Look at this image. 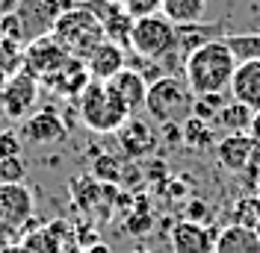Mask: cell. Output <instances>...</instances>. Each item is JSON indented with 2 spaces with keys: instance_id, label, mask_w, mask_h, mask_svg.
Masks as SVG:
<instances>
[{
  "instance_id": "6da1fadb",
  "label": "cell",
  "mask_w": 260,
  "mask_h": 253,
  "mask_svg": "<svg viewBox=\"0 0 260 253\" xmlns=\"http://www.w3.org/2000/svg\"><path fill=\"white\" fill-rule=\"evenodd\" d=\"M234 71H237V56L231 53L225 38H216V41L195 48L183 62V77H186V86L192 89L195 97L225 95L231 89Z\"/></svg>"
},
{
  "instance_id": "7a4b0ae2",
  "label": "cell",
  "mask_w": 260,
  "mask_h": 253,
  "mask_svg": "<svg viewBox=\"0 0 260 253\" xmlns=\"http://www.w3.org/2000/svg\"><path fill=\"white\" fill-rule=\"evenodd\" d=\"M130 48L136 56L148 62H157L160 68H178V27L162 15H148L133 21L130 30Z\"/></svg>"
},
{
  "instance_id": "3957f363",
  "label": "cell",
  "mask_w": 260,
  "mask_h": 253,
  "mask_svg": "<svg viewBox=\"0 0 260 253\" xmlns=\"http://www.w3.org/2000/svg\"><path fill=\"white\" fill-rule=\"evenodd\" d=\"M195 95L186 86V79L175 74H162V77L148 82V97H145V112L154 124H183L186 118H192Z\"/></svg>"
},
{
  "instance_id": "277c9868",
  "label": "cell",
  "mask_w": 260,
  "mask_h": 253,
  "mask_svg": "<svg viewBox=\"0 0 260 253\" xmlns=\"http://www.w3.org/2000/svg\"><path fill=\"white\" fill-rule=\"evenodd\" d=\"M53 35H56V41H59L74 59H83V62L89 59V53H92L101 41H107L101 21H98L95 12H92L89 6H83V3L65 9L62 15L56 18Z\"/></svg>"
},
{
  "instance_id": "5b68a950",
  "label": "cell",
  "mask_w": 260,
  "mask_h": 253,
  "mask_svg": "<svg viewBox=\"0 0 260 253\" xmlns=\"http://www.w3.org/2000/svg\"><path fill=\"white\" fill-rule=\"evenodd\" d=\"M77 109H80V121L92 133H115L130 118L127 106L118 100L110 82H95V79L83 89Z\"/></svg>"
},
{
  "instance_id": "8992f818",
  "label": "cell",
  "mask_w": 260,
  "mask_h": 253,
  "mask_svg": "<svg viewBox=\"0 0 260 253\" xmlns=\"http://www.w3.org/2000/svg\"><path fill=\"white\" fill-rule=\"evenodd\" d=\"M62 12V0H21L15 12L18 24H21V41L30 45L36 38L53 32V24Z\"/></svg>"
},
{
  "instance_id": "52a82bcc",
  "label": "cell",
  "mask_w": 260,
  "mask_h": 253,
  "mask_svg": "<svg viewBox=\"0 0 260 253\" xmlns=\"http://www.w3.org/2000/svg\"><path fill=\"white\" fill-rule=\"evenodd\" d=\"M115 139L121 144L124 156H127L130 162H136V159L154 156V150H157V144H160V130L151 124V121L139 118V115H130L127 121L115 130Z\"/></svg>"
},
{
  "instance_id": "ba28073f",
  "label": "cell",
  "mask_w": 260,
  "mask_h": 253,
  "mask_svg": "<svg viewBox=\"0 0 260 253\" xmlns=\"http://www.w3.org/2000/svg\"><path fill=\"white\" fill-rule=\"evenodd\" d=\"M68 59H71V53L56 41L53 32H48V35H42V38H36V41L27 45V50H24V62H27L24 71L32 74L36 79H48L50 74H56Z\"/></svg>"
},
{
  "instance_id": "9c48e42d",
  "label": "cell",
  "mask_w": 260,
  "mask_h": 253,
  "mask_svg": "<svg viewBox=\"0 0 260 253\" xmlns=\"http://www.w3.org/2000/svg\"><path fill=\"white\" fill-rule=\"evenodd\" d=\"M32 218V191L24 183H0V227L21 230Z\"/></svg>"
},
{
  "instance_id": "30bf717a",
  "label": "cell",
  "mask_w": 260,
  "mask_h": 253,
  "mask_svg": "<svg viewBox=\"0 0 260 253\" xmlns=\"http://www.w3.org/2000/svg\"><path fill=\"white\" fill-rule=\"evenodd\" d=\"M36 97H39V79L27 71H18L15 77L6 79V86L0 92V103L9 118H24L32 109Z\"/></svg>"
},
{
  "instance_id": "8fae6325",
  "label": "cell",
  "mask_w": 260,
  "mask_h": 253,
  "mask_svg": "<svg viewBox=\"0 0 260 253\" xmlns=\"http://www.w3.org/2000/svg\"><path fill=\"white\" fill-rule=\"evenodd\" d=\"M254 147L257 142L248 136V133H228L225 139H219L216 142V159H219V165L231 171V174H243L245 168L251 165V159H254Z\"/></svg>"
},
{
  "instance_id": "7c38bea8",
  "label": "cell",
  "mask_w": 260,
  "mask_h": 253,
  "mask_svg": "<svg viewBox=\"0 0 260 253\" xmlns=\"http://www.w3.org/2000/svg\"><path fill=\"white\" fill-rule=\"evenodd\" d=\"M216 236L207 224H195V221H178L172 227V250L175 253H213L216 247Z\"/></svg>"
},
{
  "instance_id": "4fadbf2b",
  "label": "cell",
  "mask_w": 260,
  "mask_h": 253,
  "mask_svg": "<svg viewBox=\"0 0 260 253\" xmlns=\"http://www.w3.org/2000/svg\"><path fill=\"white\" fill-rule=\"evenodd\" d=\"M231 97L248 109H260V59H245L237 62L234 79H231Z\"/></svg>"
},
{
  "instance_id": "5bb4252c",
  "label": "cell",
  "mask_w": 260,
  "mask_h": 253,
  "mask_svg": "<svg viewBox=\"0 0 260 253\" xmlns=\"http://www.w3.org/2000/svg\"><path fill=\"white\" fill-rule=\"evenodd\" d=\"M110 89H113L118 100L127 106L130 115H136V112L145 109V97H148V79L139 74V71H133V68H124V71H118L113 79H110Z\"/></svg>"
},
{
  "instance_id": "9a60e30c",
  "label": "cell",
  "mask_w": 260,
  "mask_h": 253,
  "mask_svg": "<svg viewBox=\"0 0 260 253\" xmlns=\"http://www.w3.org/2000/svg\"><path fill=\"white\" fill-rule=\"evenodd\" d=\"M86 68H89V77L95 82H110L118 71H124V48H118L113 41H101L89 53Z\"/></svg>"
},
{
  "instance_id": "2e32d148",
  "label": "cell",
  "mask_w": 260,
  "mask_h": 253,
  "mask_svg": "<svg viewBox=\"0 0 260 253\" xmlns=\"http://www.w3.org/2000/svg\"><path fill=\"white\" fill-rule=\"evenodd\" d=\"M24 139L32 144H56L65 139V124L53 109H42L24 121Z\"/></svg>"
},
{
  "instance_id": "e0dca14e",
  "label": "cell",
  "mask_w": 260,
  "mask_h": 253,
  "mask_svg": "<svg viewBox=\"0 0 260 253\" xmlns=\"http://www.w3.org/2000/svg\"><path fill=\"white\" fill-rule=\"evenodd\" d=\"M45 82H48L53 92H59V95H65V97H80L83 89L92 82V77H89V68H86V62L71 56V59H68V62L56 71V74H50Z\"/></svg>"
},
{
  "instance_id": "ac0fdd59",
  "label": "cell",
  "mask_w": 260,
  "mask_h": 253,
  "mask_svg": "<svg viewBox=\"0 0 260 253\" xmlns=\"http://www.w3.org/2000/svg\"><path fill=\"white\" fill-rule=\"evenodd\" d=\"M213 253H260V238L251 227L228 224L225 230L216 236Z\"/></svg>"
},
{
  "instance_id": "d6986e66",
  "label": "cell",
  "mask_w": 260,
  "mask_h": 253,
  "mask_svg": "<svg viewBox=\"0 0 260 253\" xmlns=\"http://www.w3.org/2000/svg\"><path fill=\"white\" fill-rule=\"evenodd\" d=\"M207 12V0H162L160 15L169 18L175 27H189V24H201Z\"/></svg>"
},
{
  "instance_id": "ffe728a7",
  "label": "cell",
  "mask_w": 260,
  "mask_h": 253,
  "mask_svg": "<svg viewBox=\"0 0 260 253\" xmlns=\"http://www.w3.org/2000/svg\"><path fill=\"white\" fill-rule=\"evenodd\" d=\"M183 144L186 147H192V150H210L216 147V133H213V126L207 121H198V118H186L183 121Z\"/></svg>"
},
{
  "instance_id": "44dd1931",
  "label": "cell",
  "mask_w": 260,
  "mask_h": 253,
  "mask_svg": "<svg viewBox=\"0 0 260 253\" xmlns=\"http://www.w3.org/2000/svg\"><path fill=\"white\" fill-rule=\"evenodd\" d=\"M251 121H254V109H248L237 100H231L219 109V124L225 126L228 133H248Z\"/></svg>"
},
{
  "instance_id": "7402d4cb",
  "label": "cell",
  "mask_w": 260,
  "mask_h": 253,
  "mask_svg": "<svg viewBox=\"0 0 260 253\" xmlns=\"http://www.w3.org/2000/svg\"><path fill=\"white\" fill-rule=\"evenodd\" d=\"M21 247L27 253H65V244L50 233L48 227H39V230H27L21 238Z\"/></svg>"
},
{
  "instance_id": "603a6c76",
  "label": "cell",
  "mask_w": 260,
  "mask_h": 253,
  "mask_svg": "<svg viewBox=\"0 0 260 253\" xmlns=\"http://www.w3.org/2000/svg\"><path fill=\"white\" fill-rule=\"evenodd\" d=\"M121 174H124V165L118 156H110V153H101L92 165V177L98 183H107V186H121Z\"/></svg>"
},
{
  "instance_id": "cb8c5ba5",
  "label": "cell",
  "mask_w": 260,
  "mask_h": 253,
  "mask_svg": "<svg viewBox=\"0 0 260 253\" xmlns=\"http://www.w3.org/2000/svg\"><path fill=\"white\" fill-rule=\"evenodd\" d=\"M225 45L231 48V53L237 56V62L260 59V32H248V35H225Z\"/></svg>"
},
{
  "instance_id": "d4e9b609",
  "label": "cell",
  "mask_w": 260,
  "mask_h": 253,
  "mask_svg": "<svg viewBox=\"0 0 260 253\" xmlns=\"http://www.w3.org/2000/svg\"><path fill=\"white\" fill-rule=\"evenodd\" d=\"M260 218V197H243V200H237V206L231 209V224H240V227H251L254 230V224Z\"/></svg>"
},
{
  "instance_id": "484cf974",
  "label": "cell",
  "mask_w": 260,
  "mask_h": 253,
  "mask_svg": "<svg viewBox=\"0 0 260 253\" xmlns=\"http://www.w3.org/2000/svg\"><path fill=\"white\" fill-rule=\"evenodd\" d=\"M222 106H225V95H198L195 97V106H192V118L210 124L213 118H219Z\"/></svg>"
},
{
  "instance_id": "4316f807",
  "label": "cell",
  "mask_w": 260,
  "mask_h": 253,
  "mask_svg": "<svg viewBox=\"0 0 260 253\" xmlns=\"http://www.w3.org/2000/svg\"><path fill=\"white\" fill-rule=\"evenodd\" d=\"M27 177V162L21 156L0 159V183H24Z\"/></svg>"
},
{
  "instance_id": "83f0119b",
  "label": "cell",
  "mask_w": 260,
  "mask_h": 253,
  "mask_svg": "<svg viewBox=\"0 0 260 253\" xmlns=\"http://www.w3.org/2000/svg\"><path fill=\"white\" fill-rule=\"evenodd\" d=\"M160 3H162V0H121L124 12H127L133 21L148 18V15H160Z\"/></svg>"
},
{
  "instance_id": "f1b7e54d",
  "label": "cell",
  "mask_w": 260,
  "mask_h": 253,
  "mask_svg": "<svg viewBox=\"0 0 260 253\" xmlns=\"http://www.w3.org/2000/svg\"><path fill=\"white\" fill-rule=\"evenodd\" d=\"M21 136L15 130H0V159H9V156H21Z\"/></svg>"
},
{
  "instance_id": "f546056e",
  "label": "cell",
  "mask_w": 260,
  "mask_h": 253,
  "mask_svg": "<svg viewBox=\"0 0 260 253\" xmlns=\"http://www.w3.org/2000/svg\"><path fill=\"white\" fill-rule=\"evenodd\" d=\"M139 215H133V218H127V233H133V236H142L148 227H151V212L148 209H136Z\"/></svg>"
},
{
  "instance_id": "4dcf8cb0",
  "label": "cell",
  "mask_w": 260,
  "mask_h": 253,
  "mask_svg": "<svg viewBox=\"0 0 260 253\" xmlns=\"http://www.w3.org/2000/svg\"><path fill=\"white\" fill-rule=\"evenodd\" d=\"M207 203L204 200H198V197H192L189 203H186V218L183 221H195V224H204V218H207Z\"/></svg>"
},
{
  "instance_id": "1f68e13d",
  "label": "cell",
  "mask_w": 260,
  "mask_h": 253,
  "mask_svg": "<svg viewBox=\"0 0 260 253\" xmlns=\"http://www.w3.org/2000/svg\"><path fill=\"white\" fill-rule=\"evenodd\" d=\"M160 142H166V144H183V126H180V124H162L160 126Z\"/></svg>"
},
{
  "instance_id": "d6a6232c",
  "label": "cell",
  "mask_w": 260,
  "mask_h": 253,
  "mask_svg": "<svg viewBox=\"0 0 260 253\" xmlns=\"http://www.w3.org/2000/svg\"><path fill=\"white\" fill-rule=\"evenodd\" d=\"M18 6H21V0H0V18L6 15H15Z\"/></svg>"
},
{
  "instance_id": "836d02e7",
  "label": "cell",
  "mask_w": 260,
  "mask_h": 253,
  "mask_svg": "<svg viewBox=\"0 0 260 253\" xmlns=\"http://www.w3.org/2000/svg\"><path fill=\"white\" fill-rule=\"evenodd\" d=\"M248 136H251V139L260 144V109L254 112V121H251V130H248Z\"/></svg>"
},
{
  "instance_id": "e575fe53",
  "label": "cell",
  "mask_w": 260,
  "mask_h": 253,
  "mask_svg": "<svg viewBox=\"0 0 260 253\" xmlns=\"http://www.w3.org/2000/svg\"><path fill=\"white\" fill-rule=\"evenodd\" d=\"M0 253H27L21 247V241H9V244H0Z\"/></svg>"
},
{
  "instance_id": "d590c367",
  "label": "cell",
  "mask_w": 260,
  "mask_h": 253,
  "mask_svg": "<svg viewBox=\"0 0 260 253\" xmlns=\"http://www.w3.org/2000/svg\"><path fill=\"white\" fill-rule=\"evenodd\" d=\"M86 253H113V250H110V247H107L104 241H95L92 247H86Z\"/></svg>"
},
{
  "instance_id": "8d00e7d4",
  "label": "cell",
  "mask_w": 260,
  "mask_h": 253,
  "mask_svg": "<svg viewBox=\"0 0 260 253\" xmlns=\"http://www.w3.org/2000/svg\"><path fill=\"white\" fill-rule=\"evenodd\" d=\"M133 253H151V250H148V247H136Z\"/></svg>"
},
{
  "instance_id": "74e56055",
  "label": "cell",
  "mask_w": 260,
  "mask_h": 253,
  "mask_svg": "<svg viewBox=\"0 0 260 253\" xmlns=\"http://www.w3.org/2000/svg\"><path fill=\"white\" fill-rule=\"evenodd\" d=\"M254 233H257V238H260V218H257V224H254Z\"/></svg>"
},
{
  "instance_id": "f35d334b",
  "label": "cell",
  "mask_w": 260,
  "mask_h": 253,
  "mask_svg": "<svg viewBox=\"0 0 260 253\" xmlns=\"http://www.w3.org/2000/svg\"><path fill=\"white\" fill-rule=\"evenodd\" d=\"M254 191H257V197H260V183H257V189H254Z\"/></svg>"
},
{
  "instance_id": "ab89813d",
  "label": "cell",
  "mask_w": 260,
  "mask_h": 253,
  "mask_svg": "<svg viewBox=\"0 0 260 253\" xmlns=\"http://www.w3.org/2000/svg\"><path fill=\"white\" fill-rule=\"evenodd\" d=\"M74 3H86V0H74Z\"/></svg>"
}]
</instances>
